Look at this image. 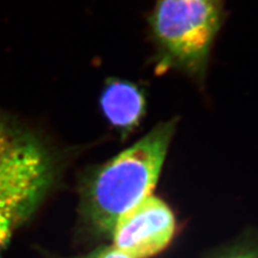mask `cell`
<instances>
[{"label": "cell", "mask_w": 258, "mask_h": 258, "mask_svg": "<svg viewBox=\"0 0 258 258\" xmlns=\"http://www.w3.org/2000/svg\"><path fill=\"white\" fill-rule=\"evenodd\" d=\"M176 123L175 119L159 123L132 147L84 173L79 186V215L87 236L110 238L119 217L151 195Z\"/></svg>", "instance_id": "obj_1"}, {"label": "cell", "mask_w": 258, "mask_h": 258, "mask_svg": "<svg viewBox=\"0 0 258 258\" xmlns=\"http://www.w3.org/2000/svg\"><path fill=\"white\" fill-rule=\"evenodd\" d=\"M58 164L41 139L0 113V254L54 186Z\"/></svg>", "instance_id": "obj_2"}, {"label": "cell", "mask_w": 258, "mask_h": 258, "mask_svg": "<svg viewBox=\"0 0 258 258\" xmlns=\"http://www.w3.org/2000/svg\"><path fill=\"white\" fill-rule=\"evenodd\" d=\"M224 19L222 3L156 0L148 18L156 72L177 71L203 85Z\"/></svg>", "instance_id": "obj_3"}, {"label": "cell", "mask_w": 258, "mask_h": 258, "mask_svg": "<svg viewBox=\"0 0 258 258\" xmlns=\"http://www.w3.org/2000/svg\"><path fill=\"white\" fill-rule=\"evenodd\" d=\"M176 220L163 199L148 196L120 216L113 227V246L132 258H151L164 251L175 235Z\"/></svg>", "instance_id": "obj_4"}, {"label": "cell", "mask_w": 258, "mask_h": 258, "mask_svg": "<svg viewBox=\"0 0 258 258\" xmlns=\"http://www.w3.org/2000/svg\"><path fill=\"white\" fill-rule=\"evenodd\" d=\"M147 106L143 88L125 79H108L99 97V107L104 118L123 138L139 127L147 113Z\"/></svg>", "instance_id": "obj_5"}, {"label": "cell", "mask_w": 258, "mask_h": 258, "mask_svg": "<svg viewBox=\"0 0 258 258\" xmlns=\"http://www.w3.org/2000/svg\"><path fill=\"white\" fill-rule=\"evenodd\" d=\"M207 258H258V233L246 232L232 242L216 248Z\"/></svg>", "instance_id": "obj_6"}, {"label": "cell", "mask_w": 258, "mask_h": 258, "mask_svg": "<svg viewBox=\"0 0 258 258\" xmlns=\"http://www.w3.org/2000/svg\"><path fill=\"white\" fill-rule=\"evenodd\" d=\"M50 258H132L124 253L119 252L112 245H101L93 249L92 252L85 255H80L76 257H50Z\"/></svg>", "instance_id": "obj_7"}, {"label": "cell", "mask_w": 258, "mask_h": 258, "mask_svg": "<svg viewBox=\"0 0 258 258\" xmlns=\"http://www.w3.org/2000/svg\"><path fill=\"white\" fill-rule=\"evenodd\" d=\"M198 2H207V3H222V0H198Z\"/></svg>", "instance_id": "obj_8"}]
</instances>
